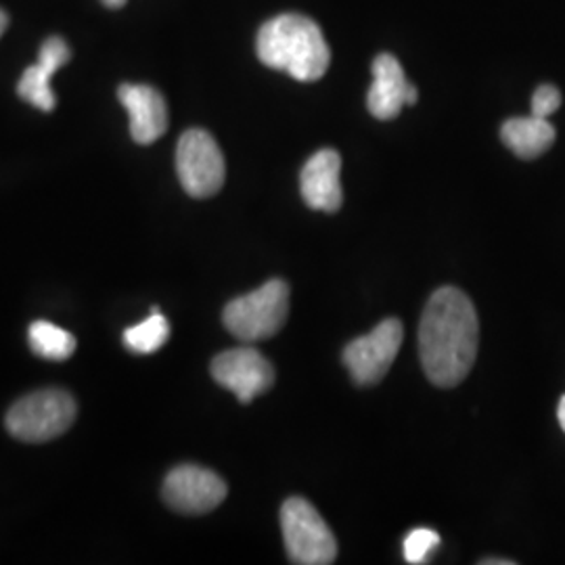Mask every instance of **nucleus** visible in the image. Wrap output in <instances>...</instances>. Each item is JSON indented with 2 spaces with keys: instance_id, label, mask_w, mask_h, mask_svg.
Instances as JSON below:
<instances>
[{
  "instance_id": "obj_6",
  "label": "nucleus",
  "mask_w": 565,
  "mask_h": 565,
  "mask_svg": "<svg viewBox=\"0 0 565 565\" xmlns=\"http://www.w3.org/2000/svg\"><path fill=\"white\" fill-rule=\"evenodd\" d=\"M177 172L182 189L195 200L212 198L223 189L224 156L210 132L191 128L182 135L177 145Z\"/></svg>"
},
{
  "instance_id": "obj_5",
  "label": "nucleus",
  "mask_w": 565,
  "mask_h": 565,
  "mask_svg": "<svg viewBox=\"0 0 565 565\" xmlns=\"http://www.w3.org/2000/svg\"><path fill=\"white\" fill-rule=\"evenodd\" d=\"M281 530L287 555L294 564L329 565L338 557V541L319 511L294 497L281 507Z\"/></svg>"
},
{
  "instance_id": "obj_4",
  "label": "nucleus",
  "mask_w": 565,
  "mask_h": 565,
  "mask_svg": "<svg viewBox=\"0 0 565 565\" xmlns=\"http://www.w3.org/2000/svg\"><path fill=\"white\" fill-rule=\"evenodd\" d=\"M76 401L63 390H41L13 404L7 429L21 443H49L76 422Z\"/></svg>"
},
{
  "instance_id": "obj_11",
  "label": "nucleus",
  "mask_w": 565,
  "mask_h": 565,
  "mask_svg": "<svg viewBox=\"0 0 565 565\" xmlns=\"http://www.w3.org/2000/svg\"><path fill=\"white\" fill-rule=\"evenodd\" d=\"M120 103L130 116V135L139 145L162 139L168 130V107L162 93L147 84H121Z\"/></svg>"
},
{
  "instance_id": "obj_19",
  "label": "nucleus",
  "mask_w": 565,
  "mask_h": 565,
  "mask_svg": "<svg viewBox=\"0 0 565 565\" xmlns=\"http://www.w3.org/2000/svg\"><path fill=\"white\" fill-rule=\"evenodd\" d=\"M419 99V93H417V88L413 86V84H408V90H406V105H415Z\"/></svg>"
},
{
  "instance_id": "obj_23",
  "label": "nucleus",
  "mask_w": 565,
  "mask_h": 565,
  "mask_svg": "<svg viewBox=\"0 0 565 565\" xmlns=\"http://www.w3.org/2000/svg\"><path fill=\"white\" fill-rule=\"evenodd\" d=\"M482 565H513V562H509V559H484Z\"/></svg>"
},
{
  "instance_id": "obj_15",
  "label": "nucleus",
  "mask_w": 565,
  "mask_h": 565,
  "mask_svg": "<svg viewBox=\"0 0 565 565\" xmlns=\"http://www.w3.org/2000/svg\"><path fill=\"white\" fill-rule=\"evenodd\" d=\"M28 338H30V348L39 356L49 361H65L76 350V338L70 331L49 321H36L30 324Z\"/></svg>"
},
{
  "instance_id": "obj_8",
  "label": "nucleus",
  "mask_w": 565,
  "mask_h": 565,
  "mask_svg": "<svg viewBox=\"0 0 565 565\" xmlns=\"http://www.w3.org/2000/svg\"><path fill=\"white\" fill-rule=\"evenodd\" d=\"M226 492L223 478L200 465H181L163 482V501L184 515L214 511L226 499Z\"/></svg>"
},
{
  "instance_id": "obj_20",
  "label": "nucleus",
  "mask_w": 565,
  "mask_h": 565,
  "mask_svg": "<svg viewBox=\"0 0 565 565\" xmlns=\"http://www.w3.org/2000/svg\"><path fill=\"white\" fill-rule=\"evenodd\" d=\"M557 417H559V425H562V429L565 431V396L559 401V406H557Z\"/></svg>"
},
{
  "instance_id": "obj_17",
  "label": "nucleus",
  "mask_w": 565,
  "mask_h": 565,
  "mask_svg": "<svg viewBox=\"0 0 565 565\" xmlns=\"http://www.w3.org/2000/svg\"><path fill=\"white\" fill-rule=\"evenodd\" d=\"M440 546V534L429 527H417L404 539V559L408 564L419 565L427 562L429 553Z\"/></svg>"
},
{
  "instance_id": "obj_14",
  "label": "nucleus",
  "mask_w": 565,
  "mask_h": 565,
  "mask_svg": "<svg viewBox=\"0 0 565 565\" xmlns=\"http://www.w3.org/2000/svg\"><path fill=\"white\" fill-rule=\"evenodd\" d=\"M555 128L546 118H511L501 128V139L522 160L543 156L555 142Z\"/></svg>"
},
{
  "instance_id": "obj_16",
  "label": "nucleus",
  "mask_w": 565,
  "mask_h": 565,
  "mask_svg": "<svg viewBox=\"0 0 565 565\" xmlns=\"http://www.w3.org/2000/svg\"><path fill=\"white\" fill-rule=\"evenodd\" d=\"M170 338V323L160 312V308H153L151 317L142 323L128 327L124 331V343L135 354H153L162 348Z\"/></svg>"
},
{
  "instance_id": "obj_2",
  "label": "nucleus",
  "mask_w": 565,
  "mask_h": 565,
  "mask_svg": "<svg viewBox=\"0 0 565 565\" xmlns=\"http://www.w3.org/2000/svg\"><path fill=\"white\" fill-rule=\"evenodd\" d=\"M256 53L266 67L300 82L321 81L331 63L321 25L298 13L266 21L256 39Z\"/></svg>"
},
{
  "instance_id": "obj_1",
  "label": "nucleus",
  "mask_w": 565,
  "mask_h": 565,
  "mask_svg": "<svg viewBox=\"0 0 565 565\" xmlns=\"http://www.w3.org/2000/svg\"><path fill=\"white\" fill-rule=\"evenodd\" d=\"M480 321L473 302L457 287H440L425 306L419 352L425 375L438 387L461 384L478 356Z\"/></svg>"
},
{
  "instance_id": "obj_22",
  "label": "nucleus",
  "mask_w": 565,
  "mask_h": 565,
  "mask_svg": "<svg viewBox=\"0 0 565 565\" xmlns=\"http://www.w3.org/2000/svg\"><path fill=\"white\" fill-rule=\"evenodd\" d=\"M103 4L109 7V9H120L126 4V0H103Z\"/></svg>"
},
{
  "instance_id": "obj_18",
  "label": "nucleus",
  "mask_w": 565,
  "mask_h": 565,
  "mask_svg": "<svg viewBox=\"0 0 565 565\" xmlns=\"http://www.w3.org/2000/svg\"><path fill=\"white\" fill-rule=\"evenodd\" d=\"M562 105V93L551 86V84H543L534 90L532 97V116L536 118H548L551 114H555Z\"/></svg>"
},
{
  "instance_id": "obj_13",
  "label": "nucleus",
  "mask_w": 565,
  "mask_h": 565,
  "mask_svg": "<svg viewBox=\"0 0 565 565\" xmlns=\"http://www.w3.org/2000/svg\"><path fill=\"white\" fill-rule=\"evenodd\" d=\"M408 82L403 65L394 55H380L373 61V84L366 95V107L377 120H394L406 105Z\"/></svg>"
},
{
  "instance_id": "obj_7",
  "label": "nucleus",
  "mask_w": 565,
  "mask_h": 565,
  "mask_svg": "<svg viewBox=\"0 0 565 565\" xmlns=\"http://www.w3.org/2000/svg\"><path fill=\"white\" fill-rule=\"evenodd\" d=\"M403 324L398 319H385L371 333L343 348V364L359 385L382 382L403 345Z\"/></svg>"
},
{
  "instance_id": "obj_9",
  "label": "nucleus",
  "mask_w": 565,
  "mask_h": 565,
  "mask_svg": "<svg viewBox=\"0 0 565 565\" xmlns=\"http://www.w3.org/2000/svg\"><path fill=\"white\" fill-rule=\"evenodd\" d=\"M212 377L249 404L275 384V369L254 348H233L212 361Z\"/></svg>"
},
{
  "instance_id": "obj_21",
  "label": "nucleus",
  "mask_w": 565,
  "mask_h": 565,
  "mask_svg": "<svg viewBox=\"0 0 565 565\" xmlns=\"http://www.w3.org/2000/svg\"><path fill=\"white\" fill-rule=\"evenodd\" d=\"M7 25H9V15H7V13L0 9V39H2V34H4Z\"/></svg>"
},
{
  "instance_id": "obj_10",
  "label": "nucleus",
  "mask_w": 565,
  "mask_h": 565,
  "mask_svg": "<svg viewBox=\"0 0 565 565\" xmlns=\"http://www.w3.org/2000/svg\"><path fill=\"white\" fill-rule=\"evenodd\" d=\"M342 158L333 149L317 151L300 172L303 202L312 210L333 214L342 207Z\"/></svg>"
},
{
  "instance_id": "obj_12",
  "label": "nucleus",
  "mask_w": 565,
  "mask_h": 565,
  "mask_svg": "<svg viewBox=\"0 0 565 565\" xmlns=\"http://www.w3.org/2000/svg\"><path fill=\"white\" fill-rule=\"evenodd\" d=\"M70 46L67 42L60 39V36H51L49 41H44L41 46V55H39V63L30 65L23 76H21L20 84H18V95L25 103L39 107L41 111H53L57 99L55 93L51 88V78L55 76V72L63 67L70 61Z\"/></svg>"
},
{
  "instance_id": "obj_3",
  "label": "nucleus",
  "mask_w": 565,
  "mask_h": 565,
  "mask_svg": "<svg viewBox=\"0 0 565 565\" xmlns=\"http://www.w3.org/2000/svg\"><path fill=\"white\" fill-rule=\"evenodd\" d=\"M289 317V285L270 279L263 287L226 303L224 327L243 342H260L277 335Z\"/></svg>"
}]
</instances>
